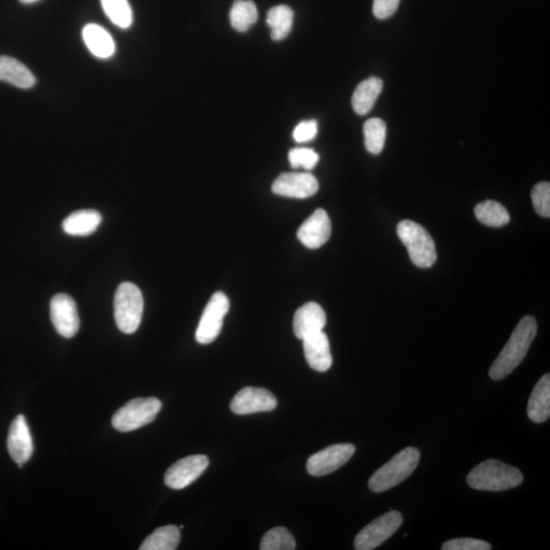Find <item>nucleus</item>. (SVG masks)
<instances>
[{"mask_svg":"<svg viewBox=\"0 0 550 550\" xmlns=\"http://www.w3.org/2000/svg\"><path fill=\"white\" fill-rule=\"evenodd\" d=\"M538 333V323L532 316L521 320L512 333L509 342L500 352L490 371L493 380H501L510 375L524 360Z\"/></svg>","mask_w":550,"mask_h":550,"instance_id":"f257e3e1","label":"nucleus"},{"mask_svg":"<svg viewBox=\"0 0 550 550\" xmlns=\"http://www.w3.org/2000/svg\"><path fill=\"white\" fill-rule=\"evenodd\" d=\"M523 475L518 468L498 459H487L477 465L467 476V482L473 490L483 491L516 489L523 483Z\"/></svg>","mask_w":550,"mask_h":550,"instance_id":"f03ea898","label":"nucleus"},{"mask_svg":"<svg viewBox=\"0 0 550 550\" xmlns=\"http://www.w3.org/2000/svg\"><path fill=\"white\" fill-rule=\"evenodd\" d=\"M420 461V451L415 448L403 449L391 461L382 466L369 480V489L384 492L394 489L412 475Z\"/></svg>","mask_w":550,"mask_h":550,"instance_id":"7ed1b4c3","label":"nucleus"},{"mask_svg":"<svg viewBox=\"0 0 550 550\" xmlns=\"http://www.w3.org/2000/svg\"><path fill=\"white\" fill-rule=\"evenodd\" d=\"M396 232L416 267L429 268L434 266L437 259L435 243L426 228L412 220H403Z\"/></svg>","mask_w":550,"mask_h":550,"instance_id":"20e7f679","label":"nucleus"},{"mask_svg":"<svg viewBox=\"0 0 550 550\" xmlns=\"http://www.w3.org/2000/svg\"><path fill=\"white\" fill-rule=\"evenodd\" d=\"M144 311V299L140 289L132 283L118 285L115 296L116 323L124 333L137 331L141 324Z\"/></svg>","mask_w":550,"mask_h":550,"instance_id":"39448f33","label":"nucleus"},{"mask_svg":"<svg viewBox=\"0 0 550 550\" xmlns=\"http://www.w3.org/2000/svg\"><path fill=\"white\" fill-rule=\"evenodd\" d=\"M162 407L156 398L134 399L117 411L111 423L117 431L130 433L155 421Z\"/></svg>","mask_w":550,"mask_h":550,"instance_id":"423d86ee","label":"nucleus"},{"mask_svg":"<svg viewBox=\"0 0 550 550\" xmlns=\"http://www.w3.org/2000/svg\"><path fill=\"white\" fill-rule=\"evenodd\" d=\"M402 523V514L398 511L381 514L358 533L354 541L355 548L357 550L378 548L399 530Z\"/></svg>","mask_w":550,"mask_h":550,"instance_id":"0eeeda50","label":"nucleus"},{"mask_svg":"<svg viewBox=\"0 0 550 550\" xmlns=\"http://www.w3.org/2000/svg\"><path fill=\"white\" fill-rule=\"evenodd\" d=\"M228 310L227 297L224 292H214L200 319L196 331V339L199 344L208 345L217 339Z\"/></svg>","mask_w":550,"mask_h":550,"instance_id":"6e6552de","label":"nucleus"},{"mask_svg":"<svg viewBox=\"0 0 550 550\" xmlns=\"http://www.w3.org/2000/svg\"><path fill=\"white\" fill-rule=\"evenodd\" d=\"M356 451L352 443L333 444L316 452L307 462V471L312 476H324L343 467Z\"/></svg>","mask_w":550,"mask_h":550,"instance_id":"1a4fd4ad","label":"nucleus"},{"mask_svg":"<svg viewBox=\"0 0 550 550\" xmlns=\"http://www.w3.org/2000/svg\"><path fill=\"white\" fill-rule=\"evenodd\" d=\"M209 459L204 455H194L179 459L166 471L164 482L171 490H184L203 474Z\"/></svg>","mask_w":550,"mask_h":550,"instance_id":"9d476101","label":"nucleus"},{"mask_svg":"<svg viewBox=\"0 0 550 550\" xmlns=\"http://www.w3.org/2000/svg\"><path fill=\"white\" fill-rule=\"evenodd\" d=\"M52 322L61 337L71 339L80 329L78 308L71 296L58 294L51 303Z\"/></svg>","mask_w":550,"mask_h":550,"instance_id":"9b49d317","label":"nucleus"},{"mask_svg":"<svg viewBox=\"0 0 550 550\" xmlns=\"http://www.w3.org/2000/svg\"><path fill=\"white\" fill-rule=\"evenodd\" d=\"M277 406L275 396L268 389L245 387L234 396L231 402L232 412L236 415H248L269 412Z\"/></svg>","mask_w":550,"mask_h":550,"instance_id":"f8f14e48","label":"nucleus"},{"mask_svg":"<svg viewBox=\"0 0 550 550\" xmlns=\"http://www.w3.org/2000/svg\"><path fill=\"white\" fill-rule=\"evenodd\" d=\"M317 179L308 172H284L273 185V192L280 196L305 199L318 192Z\"/></svg>","mask_w":550,"mask_h":550,"instance_id":"ddd939ff","label":"nucleus"},{"mask_svg":"<svg viewBox=\"0 0 550 550\" xmlns=\"http://www.w3.org/2000/svg\"><path fill=\"white\" fill-rule=\"evenodd\" d=\"M331 221L323 209H317L299 228L298 239L309 249H318L330 240Z\"/></svg>","mask_w":550,"mask_h":550,"instance_id":"4468645a","label":"nucleus"},{"mask_svg":"<svg viewBox=\"0 0 550 550\" xmlns=\"http://www.w3.org/2000/svg\"><path fill=\"white\" fill-rule=\"evenodd\" d=\"M8 450L19 468L29 461L34 447L29 426L23 415H19L12 421L8 436Z\"/></svg>","mask_w":550,"mask_h":550,"instance_id":"2eb2a0df","label":"nucleus"},{"mask_svg":"<svg viewBox=\"0 0 550 550\" xmlns=\"http://www.w3.org/2000/svg\"><path fill=\"white\" fill-rule=\"evenodd\" d=\"M326 315L319 304L309 302L299 308L294 316V332L296 337L304 339L312 334L323 331Z\"/></svg>","mask_w":550,"mask_h":550,"instance_id":"dca6fc26","label":"nucleus"},{"mask_svg":"<svg viewBox=\"0 0 550 550\" xmlns=\"http://www.w3.org/2000/svg\"><path fill=\"white\" fill-rule=\"evenodd\" d=\"M304 353L307 363L318 372H325L332 365V355L329 338L320 331L303 339Z\"/></svg>","mask_w":550,"mask_h":550,"instance_id":"f3484780","label":"nucleus"},{"mask_svg":"<svg viewBox=\"0 0 550 550\" xmlns=\"http://www.w3.org/2000/svg\"><path fill=\"white\" fill-rule=\"evenodd\" d=\"M529 419L534 423H543L550 416V376L543 375L536 384L528 402Z\"/></svg>","mask_w":550,"mask_h":550,"instance_id":"a211bd4d","label":"nucleus"},{"mask_svg":"<svg viewBox=\"0 0 550 550\" xmlns=\"http://www.w3.org/2000/svg\"><path fill=\"white\" fill-rule=\"evenodd\" d=\"M0 81L20 89H29L36 84V78L29 68L6 55H0Z\"/></svg>","mask_w":550,"mask_h":550,"instance_id":"6ab92c4d","label":"nucleus"},{"mask_svg":"<svg viewBox=\"0 0 550 550\" xmlns=\"http://www.w3.org/2000/svg\"><path fill=\"white\" fill-rule=\"evenodd\" d=\"M382 89H384V82L378 76H371V78L360 83L355 90L352 99L355 113L360 116L371 113Z\"/></svg>","mask_w":550,"mask_h":550,"instance_id":"aec40b11","label":"nucleus"},{"mask_svg":"<svg viewBox=\"0 0 550 550\" xmlns=\"http://www.w3.org/2000/svg\"><path fill=\"white\" fill-rule=\"evenodd\" d=\"M83 38L89 51L100 59L113 57L116 44L110 34L96 24H88L83 30Z\"/></svg>","mask_w":550,"mask_h":550,"instance_id":"412c9836","label":"nucleus"},{"mask_svg":"<svg viewBox=\"0 0 550 550\" xmlns=\"http://www.w3.org/2000/svg\"><path fill=\"white\" fill-rule=\"evenodd\" d=\"M102 221L101 214L93 209L79 211L68 215L62 222L68 235L85 236L96 232Z\"/></svg>","mask_w":550,"mask_h":550,"instance_id":"4be33fe9","label":"nucleus"},{"mask_svg":"<svg viewBox=\"0 0 550 550\" xmlns=\"http://www.w3.org/2000/svg\"><path fill=\"white\" fill-rule=\"evenodd\" d=\"M294 12L288 5H277L267 13V23L271 29V38L281 41L291 31Z\"/></svg>","mask_w":550,"mask_h":550,"instance_id":"5701e85b","label":"nucleus"},{"mask_svg":"<svg viewBox=\"0 0 550 550\" xmlns=\"http://www.w3.org/2000/svg\"><path fill=\"white\" fill-rule=\"evenodd\" d=\"M179 539V528L177 526L160 527L145 539L140 550H175Z\"/></svg>","mask_w":550,"mask_h":550,"instance_id":"b1692460","label":"nucleus"},{"mask_svg":"<svg viewBox=\"0 0 550 550\" xmlns=\"http://www.w3.org/2000/svg\"><path fill=\"white\" fill-rule=\"evenodd\" d=\"M475 215L482 224L501 227L509 224L511 217L506 209L497 201L487 200L475 207Z\"/></svg>","mask_w":550,"mask_h":550,"instance_id":"393cba45","label":"nucleus"},{"mask_svg":"<svg viewBox=\"0 0 550 550\" xmlns=\"http://www.w3.org/2000/svg\"><path fill=\"white\" fill-rule=\"evenodd\" d=\"M229 20L236 31L246 32L259 20V11L257 6L251 0H236L234 3Z\"/></svg>","mask_w":550,"mask_h":550,"instance_id":"a878e982","label":"nucleus"},{"mask_svg":"<svg viewBox=\"0 0 550 550\" xmlns=\"http://www.w3.org/2000/svg\"><path fill=\"white\" fill-rule=\"evenodd\" d=\"M363 132L367 151L371 155H379L385 148L387 124L381 118H371L364 124Z\"/></svg>","mask_w":550,"mask_h":550,"instance_id":"bb28decb","label":"nucleus"},{"mask_svg":"<svg viewBox=\"0 0 550 550\" xmlns=\"http://www.w3.org/2000/svg\"><path fill=\"white\" fill-rule=\"evenodd\" d=\"M104 12L116 26L128 29L133 23V12L128 0H101Z\"/></svg>","mask_w":550,"mask_h":550,"instance_id":"cd10ccee","label":"nucleus"},{"mask_svg":"<svg viewBox=\"0 0 550 550\" xmlns=\"http://www.w3.org/2000/svg\"><path fill=\"white\" fill-rule=\"evenodd\" d=\"M261 550H294L296 549V541L292 538L288 529L283 527H276L271 529L260 543Z\"/></svg>","mask_w":550,"mask_h":550,"instance_id":"c85d7f7f","label":"nucleus"},{"mask_svg":"<svg viewBox=\"0 0 550 550\" xmlns=\"http://www.w3.org/2000/svg\"><path fill=\"white\" fill-rule=\"evenodd\" d=\"M289 160L294 169L303 167L305 170L311 171L318 163L319 155L315 150L311 148L299 147L290 151Z\"/></svg>","mask_w":550,"mask_h":550,"instance_id":"c756f323","label":"nucleus"},{"mask_svg":"<svg viewBox=\"0 0 550 550\" xmlns=\"http://www.w3.org/2000/svg\"><path fill=\"white\" fill-rule=\"evenodd\" d=\"M532 202L535 211L542 218L550 217V185L548 182H542L533 187Z\"/></svg>","mask_w":550,"mask_h":550,"instance_id":"7c9ffc66","label":"nucleus"},{"mask_svg":"<svg viewBox=\"0 0 550 550\" xmlns=\"http://www.w3.org/2000/svg\"><path fill=\"white\" fill-rule=\"evenodd\" d=\"M442 550H490L489 542L473 538H458L443 543Z\"/></svg>","mask_w":550,"mask_h":550,"instance_id":"2f4dec72","label":"nucleus"},{"mask_svg":"<svg viewBox=\"0 0 550 550\" xmlns=\"http://www.w3.org/2000/svg\"><path fill=\"white\" fill-rule=\"evenodd\" d=\"M318 124L315 120L304 121L299 124L294 130L295 141L298 143H305L312 141L317 135Z\"/></svg>","mask_w":550,"mask_h":550,"instance_id":"473e14b6","label":"nucleus"},{"mask_svg":"<svg viewBox=\"0 0 550 550\" xmlns=\"http://www.w3.org/2000/svg\"><path fill=\"white\" fill-rule=\"evenodd\" d=\"M401 0H374L373 13L379 20L392 17L398 10Z\"/></svg>","mask_w":550,"mask_h":550,"instance_id":"72a5a7b5","label":"nucleus"},{"mask_svg":"<svg viewBox=\"0 0 550 550\" xmlns=\"http://www.w3.org/2000/svg\"><path fill=\"white\" fill-rule=\"evenodd\" d=\"M19 2L24 4H32L40 2V0H19Z\"/></svg>","mask_w":550,"mask_h":550,"instance_id":"f704fd0d","label":"nucleus"}]
</instances>
